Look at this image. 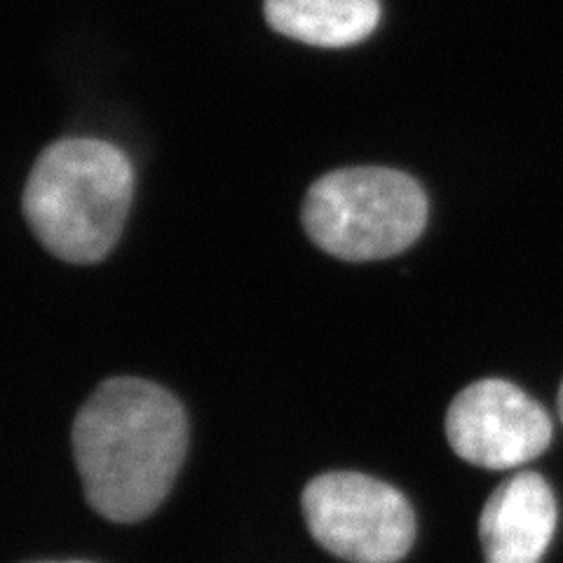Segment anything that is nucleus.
<instances>
[{"label": "nucleus", "mask_w": 563, "mask_h": 563, "mask_svg": "<svg viewBox=\"0 0 563 563\" xmlns=\"http://www.w3.org/2000/svg\"><path fill=\"white\" fill-rule=\"evenodd\" d=\"M188 451V418L165 387L144 378L103 380L74 422V457L87 503L132 523L165 503Z\"/></svg>", "instance_id": "nucleus-1"}, {"label": "nucleus", "mask_w": 563, "mask_h": 563, "mask_svg": "<svg viewBox=\"0 0 563 563\" xmlns=\"http://www.w3.org/2000/svg\"><path fill=\"white\" fill-rule=\"evenodd\" d=\"M559 416H561V422H563V380H561V387H559Z\"/></svg>", "instance_id": "nucleus-8"}, {"label": "nucleus", "mask_w": 563, "mask_h": 563, "mask_svg": "<svg viewBox=\"0 0 563 563\" xmlns=\"http://www.w3.org/2000/svg\"><path fill=\"white\" fill-rule=\"evenodd\" d=\"M268 24L287 38L317 47H347L378 26V0H266Z\"/></svg>", "instance_id": "nucleus-7"}, {"label": "nucleus", "mask_w": 563, "mask_h": 563, "mask_svg": "<svg viewBox=\"0 0 563 563\" xmlns=\"http://www.w3.org/2000/svg\"><path fill=\"white\" fill-rule=\"evenodd\" d=\"M134 198L128 155L101 139H62L35 161L24 217L47 252L97 263L118 244Z\"/></svg>", "instance_id": "nucleus-2"}, {"label": "nucleus", "mask_w": 563, "mask_h": 563, "mask_svg": "<svg viewBox=\"0 0 563 563\" xmlns=\"http://www.w3.org/2000/svg\"><path fill=\"white\" fill-rule=\"evenodd\" d=\"M552 420L521 387L500 378L467 385L446 413L451 449L484 470H515L552 442Z\"/></svg>", "instance_id": "nucleus-5"}, {"label": "nucleus", "mask_w": 563, "mask_h": 563, "mask_svg": "<svg viewBox=\"0 0 563 563\" xmlns=\"http://www.w3.org/2000/svg\"><path fill=\"white\" fill-rule=\"evenodd\" d=\"M312 538L350 563H397L416 538L413 507L395 486L360 472H327L303 490Z\"/></svg>", "instance_id": "nucleus-4"}, {"label": "nucleus", "mask_w": 563, "mask_h": 563, "mask_svg": "<svg viewBox=\"0 0 563 563\" xmlns=\"http://www.w3.org/2000/svg\"><path fill=\"white\" fill-rule=\"evenodd\" d=\"M41 563H90V561H41Z\"/></svg>", "instance_id": "nucleus-9"}, {"label": "nucleus", "mask_w": 563, "mask_h": 563, "mask_svg": "<svg viewBox=\"0 0 563 563\" xmlns=\"http://www.w3.org/2000/svg\"><path fill=\"white\" fill-rule=\"evenodd\" d=\"M556 498L538 472H519L486 500L479 538L486 563H540L556 531Z\"/></svg>", "instance_id": "nucleus-6"}, {"label": "nucleus", "mask_w": 563, "mask_h": 563, "mask_svg": "<svg viewBox=\"0 0 563 563\" xmlns=\"http://www.w3.org/2000/svg\"><path fill=\"white\" fill-rule=\"evenodd\" d=\"M426 223V190L409 174L387 167L324 174L303 202L308 238L343 261H380L407 252Z\"/></svg>", "instance_id": "nucleus-3"}]
</instances>
